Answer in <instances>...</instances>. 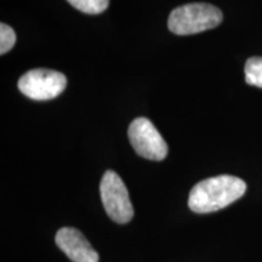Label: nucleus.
<instances>
[{
  "instance_id": "nucleus-1",
  "label": "nucleus",
  "mask_w": 262,
  "mask_h": 262,
  "mask_svg": "<svg viewBox=\"0 0 262 262\" xmlns=\"http://www.w3.org/2000/svg\"><path fill=\"white\" fill-rule=\"evenodd\" d=\"M247 191V183L232 175L203 180L189 192L188 206L198 214L214 212L238 201Z\"/></svg>"
},
{
  "instance_id": "nucleus-2",
  "label": "nucleus",
  "mask_w": 262,
  "mask_h": 262,
  "mask_svg": "<svg viewBox=\"0 0 262 262\" xmlns=\"http://www.w3.org/2000/svg\"><path fill=\"white\" fill-rule=\"evenodd\" d=\"M222 22L221 10L211 4L194 3L173 9L168 19L170 32L191 35L216 28Z\"/></svg>"
},
{
  "instance_id": "nucleus-3",
  "label": "nucleus",
  "mask_w": 262,
  "mask_h": 262,
  "mask_svg": "<svg viewBox=\"0 0 262 262\" xmlns=\"http://www.w3.org/2000/svg\"><path fill=\"white\" fill-rule=\"evenodd\" d=\"M100 194L107 215L117 224H127L134 216L129 192L117 172L108 170L100 183Z\"/></svg>"
},
{
  "instance_id": "nucleus-4",
  "label": "nucleus",
  "mask_w": 262,
  "mask_h": 262,
  "mask_svg": "<svg viewBox=\"0 0 262 262\" xmlns=\"http://www.w3.org/2000/svg\"><path fill=\"white\" fill-rule=\"evenodd\" d=\"M67 85V78L60 72L32 70L19 78L18 89L25 96L35 101H48L63 93Z\"/></svg>"
},
{
  "instance_id": "nucleus-5",
  "label": "nucleus",
  "mask_w": 262,
  "mask_h": 262,
  "mask_svg": "<svg viewBox=\"0 0 262 262\" xmlns=\"http://www.w3.org/2000/svg\"><path fill=\"white\" fill-rule=\"evenodd\" d=\"M127 135L136 153L149 160H163L168 156V145L157 127L147 118H136L130 124Z\"/></svg>"
},
{
  "instance_id": "nucleus-6",
  "label": "nucleus",
  "mask_w": 262,
  "mask_h": 262,
  "mask_svg": "<svg viewBox=\"0 0 262 262\" xmlns=\"http://www.w3.org/2000/svg\"><path fill=\"white\" fill-rule=\"evenodd\" d=\"M57 247L73 262H98V254L78 229L63 227L55 237Z\"/></svg>"
},
{
  "instance_id": "nucleus-7",
  "label": "nucleus",
  "mask_w": 262,
  "mask_h": 262,
  "mask_svg": "<svg viewBox=\"0 0 262 262\" xmlns=\"http://www.w3.org/2000/svg\"><path fill=\"white\" fill-rule=\"evenodd\" d=\"M245 81L253 86L262 88V57H250L245 63Z\"/></svg>"
},
{
  "instance_id": "nucleus-8",
  "label": "nucleus",
  "mask_w": 262,
  "mask_h": 262,
  "mask_svg": "<svg viewBox=\"0 0 262 262\" xmlns=\"http://www.w3.org/2000/svg\"><path fill=\"white\" fill-rule=\"evenodd\" d=\"M73 8L88 15H98L108 8L110 0H67Z\"/></svg>"
},
{
  "instance_id": "nucleus-9",
  "label": "nucleus",
  "mask_w": 262,
  "mask_h": 262,
  "mask_svg": "<svg viewBox=\"0 0 262 262\" xmlns=\"http://www.w3.org/2000/svg\"><path fill=\"white\" fill-rule=\"evenodd\" d=\"M16 42V33L10 26L0 25V54L5 55L14 48Z\"/></svg>"
}]
</instances>
